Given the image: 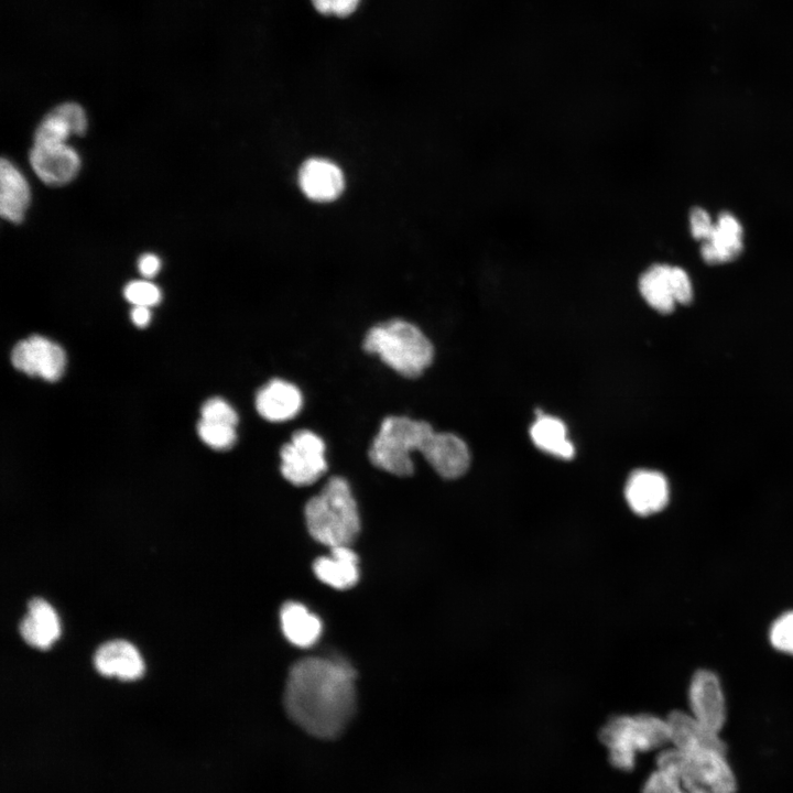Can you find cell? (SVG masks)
<instances>
[{
    "label": "cell",
    "instance_id": "cell-8",
    "mask_svg": "<svg viewBox=\"0 0 793 793\" xmlns=\"http://www.w3.org/2000/svg\"><path fill=\"white\" fill-rule=\"evenodd\" d=\"M11 361L15 369L29 376L56 381L64 372L66 355L57 344L45 337L33 335L13 347Z\"/></svg>",
    "mask_w": 793,
    "mask_h": 793
},
{
    "label": "cell",
    "instance_id": "cell-2",
    "mask_svg": "<svg viewBox=\"0 0 793 793\" xmlns=\"http://www.w3.org/2000/svg\"><path fill=\"white\" fill-rule=\"evenodd\" d=\"M304 515L309 534L330 548L350 546L360 531L349 484L338 476L332 477L319 493L306 502Z\"/></svg>",
    "mask_w": 793,
    "mask_h": 793
},
{
    "label": "cell",
    "instance_id": "cell-33",
    "mask_svg": "<svg viewBox=\"0 0 793 793\" xmlns=\"http://www.w3.org/2000/svg\"><path fill=\"white\" fill-rule=\"evenodd\" d=\"M138 269L145 278H153L161 269V260L153 253H145L138 261Z\"/></svg>",
    "mask_w": 793,
    "mask_h": 793
},
{
    "label": "cell",
    "instance_id": "cell-16",
    "mask_svg": "<svg viewBox=\"0 0 793 793\" xmlns=\"http://www.w3.org/2000/svg\"><path fill=\"white\" fill-rule=\"evenodd\" d=\"M742 227L730 213H721L707 240L703 241L700 256L708 264L735 260L742 251Z\"/></svg>",
    "mask_w": 793,
    "mask_h": 793
},
{
    "label": "cell",
    "instance_id": "cell-27",
    "mask_svg": "<svg viewBox=\"0 0 793 793\" xmlns=\"http://www.w3.org/2000/svg\"><path fill=\"white\" fill-rule=\"evenodd\" d=\"M769 638L773 648L793 655V611L781 615L772 623Z\"/></svg>",
    "mask_w": 793,
    "mask_h": 793
},
{
    "label": "cell",
    "instance_id": "cell-22",
    "mask_svg": "<svg viewBox=\"0 0 793 793\" xmlns=\"http://www.w3.org/2000/svg\"><path fill=\"white\" fill-rule=\"evenodd\" d=\"M280 619L285 638L296 647H312L322 633L319 618L300 602L284 604Z\"/></svg>",
    "mask_w": 793,
    "mask_h": 793
},
{
    "label": "cell",
    "instance_id": "cell-32",
    "mask_svg": "<svg viewBox=\"0 0 793 793\" xmlns=\"http://www.w3.org/2000/svg\"><path fill=\"white\" fill-rule=\"evenodd\" d=\"M715 222L709 214L700 208L693 207L689 211V229L694 239L705 241L710 236Z\"/></svg>",
    "mask_w": 793,
    "mask_h": 793
},
{
    "label": "cell",
    "instance_id": "cell-6",
    "mask_svg": "<svg viewBox=\"0 0 793 793\" xmlns=\"http://www.w3.org/2000/svg\"><path fill=\"white\" fill-rule=\"evenodd\" d=\"M434 432L425 421L387 416L371 443L369 460L377 468L395 476H410L414 470L411 453L417 450L422 454Z\"/></svg>",
    "mask_w": 793,
    "mask_h": 793
},
{
    "label": "cell",
    "instance_id": "cell-11",
    "mask_svg": "<svg viewBox=\"0 0 793 793\" xmlns=\"http://www.w3.org/2000/svg\"><path fill=\"white\" fill-rule=\"evenodd\" d=\"M624 497L630 509L638 515L647 517L665 508L670 489L664 475L654 470L639 469L627 480Z\"/></svg>",
    "mask_w": 793,
    "mask_h": 793
},
{
    "label": "cell",
    "instance_id": "cell-3",
    "mask_svg": "<svg viewBox=\"0 0 793 793\" xmlns=\"http://www.w3.org/2000/svg\"><path fill=\"white\" fill-rule=\"evenodd\" d=\"M725 749H663L656 768L671 773L684 793H736L737 778Z\"/></svg>",
    "mask_w": 793,
    "mask_h": 793
},
{
    "label": "cell",
    "instance_id": "cell-10",
    "mask_svg": "<svg viewBox=\"0 0 793 793\" xmlns=\"http://www.w3.org/2000/svg\"><path fill=\"white\" fill-rule=\"evenodd\" d=\"M30 163L39 178L53 186L69 183L78 173L80 159L77 152L67 145L34 144L30 151Z\"/></svg>",
    "mask_w": 793,
    "mask_h": 793
},
{
    "label": "cell",
    "instance_id": "cell-9",
    "mask_svg": "<svg viewBox=\"0 0 793 793\" xmlns=\"http://www.w3.org/2000/svg\"><path fill=\"white\" fill-rule=\"evenodd\" d=\"M689 714L706 727L720 732L726 723V702L720 682L708 670L697 671L688 688Z\"/></svg>",
    "mask_w": 793,
    "mask_h": 793
},
{
    "label": "cell",
    "instance_id": "cell-13",
    "mask_svg": "<svg viewBox=\"0 0 793 793\" xmlns=\"http://www.w3.org/2000/svg\"><path fill=\"white\" fill-rule=\"evenodd\" d=\"M298 185L309 199L325 203L336 199L343 193L345 177L334 162L312 157L300 167Z\"/></svg>",
    "mask_w": 793,
    "mask_h": 793
},
{
    "label": "cell",
    "instance_id": "cell-1",
    "mask_svg": "<svg viewBox=\"0 0 793 793\" xmlns=\"http://www.w3.org/2000/svg\"><path fill=\"white\" fill-rule=\"evenodd\" d=\"M284 707L314 737L340 735L356 709L355 671L344 661L319 656L298 660L290 670Z\"/></svg>",
    "mask_w": 793,
    "mask_h": 793
},
{
    "label": "cell",
    "instance_id": "cell-18",
    "mask_svg": "<svg viewBox=\"0 0 793 793\" xmlns=\"http://www.w3.org/2000/svg\"><path fill=\"white\" fill-rule=\"evenodd\" d=\"M21 637L30 645L46 650L59 637L61 627L53 607L42 598H32L19 624Z\"/></svg>",
    "mask_w": 793,
    "mask_h": 793
},
{
    "label": "cell",
    "instance_id": "cell-29",
    "mask_svg": "<svg viewBox=\"0 0 793 793\" xmlns=\"http://www.w3.org/2000/svg\"><path fill=\"white\" fill-rule=\"evenodd\" d=\"M641 793H684V791L671 773L655 768L644 781Z\"/></svg>",
    "mask_w": 793,
    "mask_h": 793
},
{
    "label": "cell",
    "instance_id": "cell-24",
    "mask_svg": "<svg viewBox=\"0 0 793 793\" xmlns=\"http://www.w3.org/2000/svg\"><path fill=\"white\" fill-rule=\"evenodd\" d=\"M67 123L53 110L41 121L34 133V144H63L72 135Z\"/></svg>",
    "mask_w": 793,
    "mask_h": 793
},
{
    "label": "cell",
    "instance_id": "cell-25",
    "mask_svg": "<svg viewBox=\"0 0 793 793\" xmlns=\"http://www.w3.org/2000/svg\"><path fill=\"white\" fill-rule=\"evenodd\" d=\"M200 439L215 449H229L237 439L236 427L200 420L197 424Z\"/></svg>",
    "mask_w": 793,
    "mask_h": 793
},
{
    "label": "cell",
    "instance_id": "cell-34",
    "mask_svg": "<svg viewBox=\"0 0 793 793\" xmlns=\"http://www.w3.org/2000/svg\"><path fill=\"white\" fill-rule=\"evenodd\" d=\"M130 315L131 321L138 327H145L151 321L150 307L133 306Z\"/></svg>",
    "mask_w": 793,
    "mask_h": 793
},
{
    "label": "cell",
    "instance_id": "cell-21",
    "mask_svg": "<svg viewBox=\"0 0 793 793\" xmlns=\"http://www.w3.org/2000/svg\"><path fill=\"white\" fill-rule=\"evenodd\" d=\"M30 204V188L23 174L7 159L0 163V214L14 224L23 220Z\"/></svg>",
    "mask_w": 793,
    "mask_h": 793
},
{
    "label": "cell",
    "instance_id": "cell-12",
    "mask_svg": "<svg viewBox=\"0 0 793 793\" xmlns=\"http://www.w3.org/2000/svg\"><path fill=\"white\" fill-rule=\"evenodd\" d=\"M422 455L434 470L446 479L463 476L470 464V454L466 443L452 433L434 432Z\"/></svg>",
    "mask_w": 793,
    "mask_h": 793
},
{
    "label": "cell",
    "instance_id": "cell-14",
    "mask_svg": "<svg viewBox=\"0 0 793 793\" xmlns=\"http://www.w3.org/2000/svg\"><path fill=\"white\" fill-rule=\"evenodd\" d=\"M94 665L101 675L116 676L121 681L137 680L144 671L139 651L124 640H111L99 645Z\"/></svg>",
    "mask_w": 793,
    "mask_h": 793
},
{
    "label": "cell",
    "instance_id": "cell-30",
    "mask_svg": "<svg viewBox=\"0 0 793 793\" xmlns=\"http://www.w3.org/2000/svg\"><path fill=\"white\" fill-rule=\"evenodd\" d=\"M69 127L73 134L83 135L87 129V118L84 109L75 102H65L53 109Z\"/></svg>",
    "mask_w": 793,
    "mask_h": 793
},
{
    "label": "cell",
    "instance_id": "cell-15",
    "mask_svg": "<svg viewBox=\"0 0 793 793\" xmlns=\"http://www.w3.org/2000/svg\"><path fill=\"white\" fill-rule=\"evenodd\" d=\"M666 721L669 726L670 745L673 748L680 750H727L720 732L706 727L689 713L673 710L667 715Z\"/></svg>",
    "mask_w": 793,
    "mask_h": 793
},
{
    "label": "cell",
    "instance_id": "cell-19",
    "mask_svg": "<svg viewBox=\"0 0 793 793\" xmlns=\"http://www.w3.org/2000/svg\"><path fill=\"white\" fill-rule=\"evenodd\" d=\"M641 296L650 307L661 314L673 312L676 301L674 265L654 263L645 269L638 281Z\"/></svg>",
    "mask_w": 793,
    "mask_h": 793
},
{
    "label": "cell",
    "instance_id": "cell-31",
    "mask_svg": "<svg viewBox=\"0 0 793 793\" xmlns=\"http://www.w3.org/2000/svg\"><path fill=\"white\" fill-rule=\"evenodd\" d=\"M361 0H311L313 8L323 15L347 18L356 12Z\"/></svg>",
    "mask_w": 793,
    "mask_h": 793
},
{
    "label": "cell",
    "instance_id": "cell-17",
    "mask_svg": "<svg viewBox=\"0 0 793 793\" xmlns=\"http://www.w3.org/2000/svg\"><path fill=\"white\" fill-rule=\"evenodd\" d=\"M256 408L263 419L270 422H284L300 412L302 394L294 384L281 379H272L258 391Z\"/></svg>",
    "mask_w": 793,
    "mask_h": 793
},
{
    "label": "cell",
    "instance_id": "cell-20",
    "mask_svg": "<svg viewBox=\"0 0 793 793\" xmlns=\"http://www.w3.org/2000/svg\"><path fill=\"white\" fill-rule=\"evenodd\" d=\"M313 571L321 582L341 590L359 579L358 557L350 546L332 547L328 556L314 562Z\"/></svg>",
    "mask_w": 793,
    "mask_h": 793
},
{
    "label": "cell",
    "instance_id": "cell-28",
    "mask_svg": "<svg viewBox=\"0 0 793 793\" xmlns=\"http://www.w3.org/2000/svg\"><path fill=\"white\" fill-rule=\"evenodd\" d=\"M200 414L202 420L209 423L226 424L235 427L238 423L236 411L220 398L207 400L202 406Z\"/></svg>",
    "mask_w": 793,
    "mask_h": 793
},
{
    "label": "cell",
    "instance_id": "cell-23",
    "mask_svg": "<svg viewBox=\"0 0 793 793\" xmlns=\"http://www.w3.org/2000/svg\"><path fill=\"white\" fill-rule=\"evenodd\" d=\"M530 436L537 448L550 455L562 459H571L575 455L566 426L557 417L539 412L530 427Z\"/></svg>",
    "mask_w": 793,
    "mask_h": 793
},
{
    "label": "cell",
    "instance_id": "cell-5",
    "mask_svg": "<svg viewBox=\"0 0 793 793\" xmlns=\"http://www.w3.org/2000/svg\"><path fill=\"white\" fill-rule=\"evenodd\" d=\"M599 740L608 750L609 763L627 772L636 767L637 756L670 743L666 718L652 714L620 715L599 730Z\"/></svg>",
    "mask_w": 793,
    "mask_h": 793
},
{
    "label": "cell",
    "instance_id": "cell-26",
    "mask_svg": "<svg viewBox=\"0 0 793 793\" xmlns=\"http://www.w3.org/2000/svg\"><path fill=\"white\" fill-rule=\"evenodd\" d=\"M123 295L133 306L151 307L160 303V289L148 281H132L124 286Z\"/></svg>",
    "mask_w": 793,
    "mask_h": 793
},
{
    "label": "cell",
    "instance_id": "cell-7",
    "mask_svg": "<svg viewBox=\"0 0 793 793\" xmlns=\"http://www.w3.org/2000/svg\"><path fill=\"white\" fill-rule=\"evenodd\" d=\"M280 457L281 472L294 486H309L327 469L324 441L308 430L296 431Z\"/></svg>",
    "mask_w": 793,
    "mask_h": 793
},
{
    "label": "cell",
    "instance_id": "cell-4",
    "mask_svg": "<svg viewBox=\"0 0 793 793\" xmlns=\"http://www.w3.org/2000/svg\"><path fill=\"white\" fill-rule=\"evenodd\" d=\"M362 348L377 355L387 366L405 378H417L432 363L434 348L415 325L391 319L371 327Z\"/></svg>",
    "mask_w": 793,
    "mask_h": 793
}]
</instances>
